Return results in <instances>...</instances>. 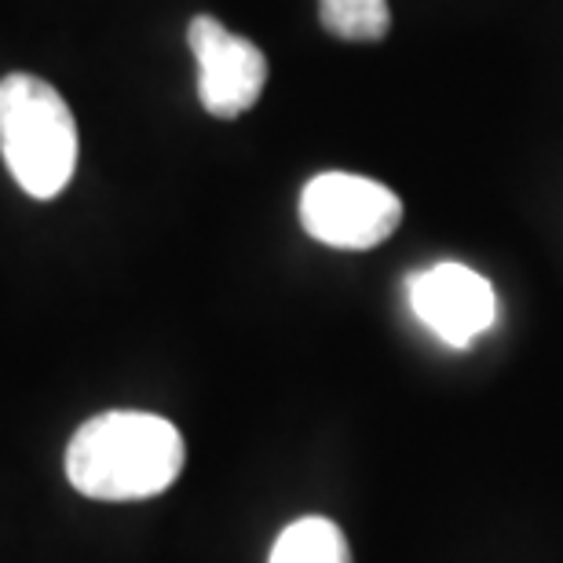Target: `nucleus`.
Here are the masks:
<instances>
[{
  "label": "nucleus",
  "mask_w": 563,
  "mask_h": 563,
  "mask_svg": "<svg viewBox=\"0 0 563 563\" xmlns=\"http://www.w3.org/2000/svg\"><path fill=\"white\" fill-rule=\"evenodd\" d=\"M187 461L173 421L143 410H107L85 421L66 446V479L96 501H143L165 494Z\"/></svg>",
  "instance_id": "nucleus-1"
},
{
  "label": "nucleus",
  "mask_w": 563,
  "mask_h": 563,
  "mask_svg": "<svg viewBox=\"0 0 563 563\" xmlns=\"http://www.w3.org/2000/svg\"><path fill=\"white\" fill-rule=\"evenodd\" d=\"M0 154L30 198H59L77 168V121L59 88L33 74L0 81Z\"/></svg>",
  "instance_id": "nucleus-2"
},
{
  "label": "nucleus",
  "mask_w": 563,
  "mask_h": 563,
  "mask_svg": "<svg viewBox=\"0 0 563 563\" xmlns=\"http://www.w3.org/2000/svg\"><path fill=\"white\" fill-rule=\"evenodd\" d=\"M300 223L330 250L363 253L399 231L402 201L369 176L319 173L300 190Z\"/></svg>",
  "instance_id": "nucleus-3"
},
{
  "label": "nucleus",
  "mask_w": 563,
  "mask_h": 563,
  "mask_svg": "<svg viewBox=\"0 0 563 563\" xmlns=\"http://www.w3.org/2000/svg\"><path fill=\"white\" fill-rule=\"evenodd\" d=\"M407 300L421 325L450 347H472L498 322V297L487 275L457 261H439L407 275Z\"/></svg>",
  "instance_id": "nucleus-4"
},
{
  "label": "nucleus",
  "mask_w": 563,
  "mask_h": 563,
  "mask_svg": "<svg viewBox=\"0 0 563 563\" xmlns=\"http://www.w3.org/2000/svg\"><path fill=\"white\" fill-rule=\"evenodd\" d=\"M187 44L198 63V99L212 118H242L267 85V55L212 15H195Z\"/></svg>",
  "instance_id": "nucleus-5"
},
{
  "label": "nucleus",
  "mask_w": 563,
  "mask_h": 563,
  "mask_svg": "<svg viewBox=\"0 0 563 563\" xmlns=\"http://www.w3.org/2000/svg\"><path fill=\"white\" fill-rule=\"evenodd\" d=\"M267 563H352L344 531L325 516H303L278 534Z\"/></svg>",
  "instance_id": "nucleus-6"
},
{
  "label": "nucleus",
  "mask_w": 563,
  "mask_h": 563,
  "mask_svg": "<svg viewBox=\"0 0 563 563\" xmlns=\"http://www.w3.org/2000/svg\"><path fill=\"white\" fill-rule=\"evenodd\" d=\"M319 19L341 41H380L391 30L388 0H319Z\"/></svg>",
  "instance_id": "nucleus-7"
}]
</instances>
